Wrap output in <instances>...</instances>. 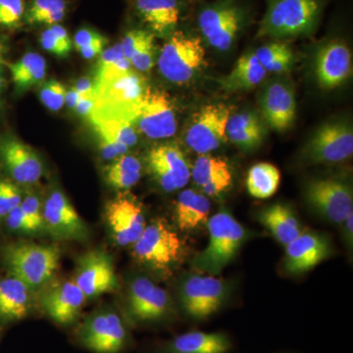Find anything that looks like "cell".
<instances>
[{"instance_id": "obj_1", "label": "cell", "mask_w": 353, "mask_h": 353, "mask_svg": "<svg viewBox=\"0 0 353 353\" xmlns=\"http://www.w3.org/2000/svg\"><path fill=\"white\" fill-rule=\"evenodd\" d=\"M326 0H268L259 38L309 36L317 29Z\"/></svg>"}, {"instance_id": "obj_2", "label": "cell", "mask_w": 353, "mask_h": 353, "mask_svg": "<svg viewBox=\"0 0 353 353\" xmlns=\"http://www.w3.org/2000/svg\"><path fill=\"white\" fill-rule=\"evenodd\" d=\"M208 231V245L194 257L192 265L196 270L218 275L233 261L248 234L245 228L224 211L209 219Z\"/></svg>"}, {"instance_id": "obj_3", "label": "cell", "mask_w": 353, "mask_h": 353, "mask_svg": "<svg viewBox=\"0 0 353 353\" xmlns=\"http://www.w3.org/2000/svg\"><path fill=\"white\" fill-rule=\"evenodd\" d=\"M2 256L11 275L32 290L52 278L59 264L60 252L54 245L14 243L3 248Z\"/></svg>"}, {"instance_id": "obj_4", "label": "cell", "mask_w": 353, "mask_h": 353, "mask_svg": "<svg viewBox=\"0 0 353 353\" xmlns=\"http://www.w3.org/2000/svg\"><path fill=\"white\" fill-rule=\"evenodd\" d=\"M132 245L134 259L160 273H169L185 254L182 240L164 219L153 221L146 226Z\"/></svg>"}, {"instance_id": "obj_5", "label": "cell", "mask_w": 353, "mask_h": 353, "mask_svg": "<svg viewBox=\"0 0 353 353\" xmlns=\"http://www.w3.org/2000/svg\"><path fill=\"white\" fill-rule=\"evenodd\" d=\"M248 12L236 0H218L199 12V27L210 46L229 50L245 24Z\"/></svg>"}, {"instance_id": "obj_6", "label": "cell", "mask_w": 353, "mask_h": 353, "mask_svg": "<svg viewBox=\"0 0 353 353\" xmlns=\"http://www.w3.org/2000/svg\"><path fill=\"white\" fill-rule=\"evenodd\" d=\"M205 57L201 39L175 32L164 44L158 59L160 73L172 83L192 80L201 68Z\"/></svg>"}, {"instance_id": "obj_7", "label": "cell", "mask_w": 353, "mask_h": 353, "mask_svg": "<svg viewBox=\"0 0 353 353\" xmlns=\"http://www.w3.org/2000/svg\"><path fill=\"white\" fill-rule=\"evenodd\" d=\"M353 132L345 122L327 123L318 128L303 150L310 163H338L352 157Z\"/></svg>"}, {"instance_id": "obj_8", "label": "cell", "mask_w": 353, "mask_h": 353, "mask_svg": "<svg viewBox=\"0 0 353 353\" xmlns=\"http://www.w3.org/2000/svg\"><path fill=\"white\" fill-rule=\"evenodd\" d=\"M231 110L225 104H208L197 111L185 134L194 152L203 155L217 150L227 139L226 128Z\"/></svg>"}, {"instance_id": "obj_9", "label": "cell", "mask_w": 353, "mask_h": 353, "mask_svg": "<svg viewBox=\"0 0 353 353\" xmlns=\"http://www.w3.org/2000/svg\"><path fill=\"white\" fill-rule=\"evenodd\" d=\"M305 199L316 212L336 224L345 222L353 213L352 188L336 179L311 181L305 188Z\"/></svg>"}, {"instance_id": "obj_10", "label": "cell", "mask_w": 353, "mask_h": 353, "mask_svg": "<svg viewBox=\"0 0 353 353\" xmlns=\"http://www.w3.org/2000/svg\"><path fill=\"white\" fill-rule=\"evenodd\" d=\"M224 281L213 276H192L183 282L181 301L185 312L194 319H206L219 310L227 297Z\"/></svg>"}, {"instance_id": "obj_11", "label": "cell", "mask_w": 353, "mask_h": 353, "mask_svg": "<svg viewBox=\"0 0 353 353\" xmlns=\"http://www.w3.org/2000/svg\"><path fill=\"white\" fill-rule=\"evenodd\" d=\"M132 123L150 139L171 138L176 131L173 105L168 97L161 92H145L137 105Z\"/></svg>"}, {"instance_id": "obj_12", "label": "cell", "mask_w": 353, "mask_h": 353, "mask_svg": "<svg viewBox=\"0 0 353 353\" xmlns=\"http://www.w3.org/2000/svg\"><path fill=\"white\" fill-rule=\"evenodd\" d=\"M0 165L16 183L32 185L43 174L41 158L13 134H0Z\"/></svg>"}, {"instance_id": "obj_13", "label": "cell", "mask_w": 353, "mask_h": 353, "mask_svg": "<svg viewBox=\"0 0 353 353\" xmlns=\"http://www.w3.org/2000/svg\"><path fill=\"white\" fill-rule=\"evenodd\" d=\"M148 165L153 178L166 192H174L189 183L190 165L182 150L174 143L152 148L148 154Z\"/></svg>"}, {"instance_id": "obj_14", "label": "cell", "mask_w": 353, "mask_h": 353, "mask_svg": "<svg viewBox=\"0 0 353 353\" xmlns=\"http://www.w3.org/2000/svg\"><path fill=\"white\" fill-rule=\"evenodd\" d=\"M44 227L57 240H83L88 227L69 199L55 190L46 199L43 209Z\"/></svg>"}, {"instance_id": "obj_15", "label": "cell", "mask_w": 353, "mask_h": 353, "mask_svg": "<svg viewBox=\"0 0 353 353\" xmlns=\"http://www.w3.org/2000/svg\"><path fill=\"white\" fill-rule=\"evenodd\" d=\"M81 340L92 352L117 353L126 343V329L116 313H101L85 323Z\"/></svg>"}, {"instance_id": "obj_16", "label": "cell", "mask_w": 353, "mask_h": 353, "mask_svg": "<svg viewBox=\"0 0 353 353\" xmlns=\"http://www.w3.org/2000/svg\"><path fill=\"white\" fill-rule=\"evenodd\" d=\"M74 281L87 299L117 287L112 261L105 252L99 250H92L81 257Z\"/></svg>"}, {"instance_id": "obj_17", "label": "cell", "mask_w": 353, "mask_h": 353, "mask_svg": "<svg viewBox=\"0 0 353 353\" xmlns=\"http://www.w3.org/2000/svg\"><path fill=\"white\" fill-rule=\"evenodd\" d=\"M285 270L294 275L305 273L328 259L331 243L324 234L301 233L285 245Z\"/></svg>"}, {"instance_id": "obj_18", "label": "cell", "mask_w": 353, "mask_h": 353, "mask_svg": "<svg viewBox=\"0 0 353 353\" xmlns=\"http://www.w3.org/2000/svg\"><path fill=\"white\" fill-rule=\"evenodd\" d=\"M105 218L114 240L122 246L136 243L146 227L143 209L128 197H117L109 202Z\"/></svg>"}, {"instance_id": "obj_19", "label": "cell", "mask_w": 353, "mask_h": 353, "mask_svg": "<svg viewBox=\"0 0 353 353\" xmlns=\"http://www.w3.org/2000/svg\"><path fill=\"white\" fill-rule=\"evenodd\" d=\"M130 312L139 321H157L168 312L170 297L166 290L158 287L150 279L137 278L130 287Z\"/></svg>"}, {"instance_id": "obj_20", "label": "cell", "mask_w": 353, "mask_h": 353, "mask_svg": "<svg viewBox=\"0 0 353 353\" xmlns=\"http://www.w3.org/2000/svg\"><path fill=\"white\" fill-rule=\"evenodd\" d=\"M352 68V52L343 41H330L318 51L315 72L322 88L331 90L339 87L350 75Z\"/></svg>"}, {"instance_id": "obj_21", "label": "cell", "mask_w": 353, "mask_h": 353, "mask_svg": "<svg viewBox=\"0 0 353 353\" xmlns=\"http://www.w3.org/2000/svg\"><path fill=\"white\" fill-rule=\"evenodd\" d=\"M87 297L75 281L68 280L53 285L43 296V306L46 314L60 325L75 321Z\"/></svg>"}, {"instance_id": "obj_22", "label": "cell", "mask_w": 353, "mask_h": 353, "mask_svg": "<svg viewBox=\"0 0 353 353\" xmlns=\"http://www.w3.org/2000/svg\"><path fill=\"white\" fill-rule=\"evenodd\" d=\"M264 119L276 131H285L296 118V104L289 85L274 83L265 90L261 99Z\"/></svg>"}, {"instance_id": "obj_23", "label": "cell", "mask_w": 353, "mask_h": 353, "mask_svg": "<svg viewBox=\"0 0 353 353\" xmlns=\"http://www.w3.org/2000/svg\"><path fill=\"white\" fill-rule=\"evenodd\" d=\"M190 176L202 192L211 196H218L229 189L233 181L229 164L222 158L208 154L197 158Z\"/></svg>"}, {"instance_id": "obj_24", "label": "cell", "mask_w": 353, "mask_h": 353, "mask_svg": "<svg viewBox=\"0 0 353 353\" xmlns=\"http://www.w3.org/2000/svg\"><path fill=\"white\" fill-rule=\"evenodd\" d=\"M136 7L141 20L158 34L175 29L180 19L176 0H136Z\"/></svg>"}, {"instance_id": "obj_25", "label": "cell", "mask_w": 353, "mask_h": 353, "mask_svg": "<svg viewBox=\"0 0 353 353\" xmlns=\"http://www.w3.org/2000/svg\"><path fill=\"white\" fill-rule=\"evenodd\" d=\"M31 307V289L19 279L0 280V319L15 321L25 318Z\"/></svg>"}, {"instance_id": "obj_26", "label": "cell", "mask_w": 353, "mask_h": 353, "mask_svg": "<svg viewBox=\"0 0 353 353\" xmlns=\"http://www.w3.org/2000/svg\"><path fill=\"white\" fill-rule=\"evenodd\" d=\"M231 343L226 334L190 332L176 336L164 348L165 353H226Z\"/></svg>"}, {"instance_id": "obj_27", "label": "cell", "mask_w": 353, "mask_h": 353, "mask_svg": "<svg viewBox=\"0 0 353 353\" xmlns=\"http://www.w3.org/2000/svg\"><path fill=\"white\" fill-rule=\"evenodd\" d=\"M259 220L282 245H289L301 234L296 214L284 204H274L264 209L259 213Z\"/></svg>"}, {"instance_id": "obj_28", "label": "cell", "mask_w": 353, "mask_h": 353, "mask_svg": "<svg viewBox=\"0 0 353 353\" xmlns=\"http://www.w3.org/2000/svg\"><path fill=\"white\" fill-rule=\"evenodd\" d=\"M266 130L257 114L243 112L231 116L226 128L227 138L243 150H253L262 143Z\"/></svg>"}, {"instance_id": "obj_29", "label": "cell", "mask_w": 353, "mask_h": 353, "mask_svg": "<svg viewBox=\"0 0 353 353\" xmlns=\"http://www.w3.org/2000/svg\"><path fill=\"white\" fill-rule=\"evenodd\" d=\"M210 209V201L203 194L194 190H183L176 204V224L183 231L196 229L208 221Z\"/></svg>"}, {"instance_id": "obj_30", "label": "cell", "mask_w": 353, "mask_h": 353, "mask_svg": "<svg viewBox=\"0 0 353 353\" xmlns=\"http://www.w3.org/2000/svg\"><path fill=\"white\" fill-rule=\"evenodd\" d=\"M266 74L254 52L245 53L239 58L231 73L223 78L221 85L230 92L250 90L259 85Z\"/></svg>"}, {"instance_id": "obj_31", "label": "cell", "mask_w": 353, "mask_h": 353, "mask_svg": "<svg viewBox=\"0 0 353 353\" xmlns=\"http://www.w3.org/2000/svg\"><path fill=\"white\" fill-rule=\"evenodd\" d=\"M16 92H24L39 85L46 74V62L38 53L29 52L8 65Z\"/></svg>"}, {"instance_id": "obj_32", "label": "cell", "mask_w": 353, "mask_h": 353, "mask_svg": "<svg viewBox=\"0 0 353 353\" xmlns=\"http://www.w3.org/2000/svg\"><path fill=\"white\" fill-rule=\"evenodd\" d=\"M281 174L273 164H255L248 171L246 188L250 196L259 199H269L277 192L280 185Z\"/></svg>"}, {"instance_id": "obj_33", "label": "cell", "mask_w": 353, "mask_h": 353, "mask_svg": "<svg viewBox=\"0 0 353 353\" xmlns=\"http://www.w3.org/2000/svg\"><path fill=\"white\" fill-rule=\"evenodd\" d=\"M94 125L97 136L105 137L117 143H122L128 148L136 145L138 134L132 121L118 117H101V116H88Z\"/></svg>"}, {"instance_id": "obj_34", "label": "cell", "mask_w": 353, "mask_h": 353, "mask_svg": "<svg viewBox=\"0 0 353 353\" xmlns=\"http://www.w3.org/2000/svg\"><path fill=\"white\" fill-rule=\"evenodd\" d=\"M65 0H34L26 10L24 21L28 24L57 25L66 14Z\"/></svg>"}, {"instance_id": "obj_35", "label": "cell", "mask_w": 353, "mask_h": 353, "mask_svg": "<svg viewBox=\"0 0 353 353\" xmlns=\"http://www.w3.org/2000/svg\"><path fill=\"white\" fill-rule=\"evenodd\" d=\"M25 12L24 0H0V29H18Z\"/></svg>"}, {"instance_id": "obj_36", "label": "cell", "mask_w": 353, "mask_h": 353, "mask_svg": "<svg viewBox=\"0 0 353 353\" xmlns=\"http://www.w3.org/2000/svg\"><path fill=\"white\" fill-rule=\"evenodd\" d=\"M67 90L63 83L50 80L44 83L39 90V99L51 111H58L63 108Z\"/></svg>"}, {"instance_id": "obj_37", "label": "cell", "mask_w": 353, "mask_h": 353, "mask_svg": "<svg viewBox=\"0 0 353 353\" xmlns=\"http://www.w3.org/2000/svg\"><path fill=\"white\" fill-rule=\"evenodd\" d=\"M22 192L16 183L0 179V219L6 218L10 211L20 206Z\"/></svg>"}, {"instance_id": "obj_38", "label": "cell", "mask_w": 353, "mask_h": 353, "mask_svg": "<svg viewBox=\"0 0 353 353\" xmlns=\"http://www.w3.org/2000/svg\"><path fill=\"white\" fill-rule=\"evenodd\" d=\"M254 53L260 64L264 67L265 70L269 65L277 61L281 58L292 57V51L290 46L287 43H282V41L265 44Z\"/></svg>"}, {"instance_id": "obj_39", "label": "cell", "mask_w": 353, "mask_h": 353, "mask_svg": "<svg viewBox=\"0 0 353 353\" xmlns=\"http://www.w3.org/2000/svg\"><path fill=\"white\" fill-rule=\"evenodd\" d=\"M153 37L154 34L152 32L143 31V30H132L128 32L121 43L125 57L130 61L137 50Z\"/></svg>"}, {"instance_id": "obj_40", "label": "cell", "mask_w": 353, "mask_h": 353, "mask_svg": "<svg viewBox=\"0 0 353 353\" xmlns=\"http://www.w3.org/2000/svg\"><path fill=\"white\" fill-rule=\"evenodd\" d=\"M153 57H154V37L148 39L137 50L130 62L132 66L139 71L148 72L153 67Z\"/></svg>"}, {"instance_id": "obj_41", "label": "cell", "mask_w": 353, "mask_h": 353, "mask_svg": "<svg viewBox=\"0 0 353 353\" xmlns=\"http://www.w3.org/2000/svg\"><path fill=\"white\" fill-rule=\"evenodd\" d=\"M20 206L36 228L37 231L43 229L44 227L43 212L38 196L34 194H29L23 199Z\"/></svg>"}, {"instance_id": "obj_42", "label": "cell", "mask_w": 353, "mask_h": 353, "mask_svg": "<svg viewBox=\"0 0 353 353\" xmlns=\"http://www.w3.org/2000/svg\"><path fill=\"white\" fill-rule=\"evenodd\" d=\"M6 224L9 229L15 232H21V233L38 232L21 206H18L9 212V214L6 216Z\"/></svg>"}, {"instance_id": "obj_43", "label": "cell", "mask_w": 353, "mask_h": 353, "mask_svg": "<svg viewBox=\"0 0 353 353\" xmlns=\"http://www.w3.org/2000/svg\"><path fill=\"white\" fill-rule=\"evenodd\" d=\"M106 181L111 187L118 190H126L136 185L141 179V173H125V172H105Z\"/></svg>"}, {"instance_id": "obj_44", "label": "cell", "mask_w": 353, "mask_h": 353, "mask_svg": "<svg viewBox=\"0 0 353 353\" xmlns=\"http://www.w3.org/2000/svg\"><path fill=\"white\" fill-rule=\"evenodd\" d=\"M106 170L125 172V173H141V165L138 158L124 154L114 159L112 164L109 165Z\"/></svg>"}, {"instance_id": "obj_45", "label": "cell", "mask_w": 353, "mask_h": 353, "mask_svg": "<svg viewBox=\"0 0 353 353\" xmlns=\"http://www.w3.org/2000/svg\"><path fill=\"white\" fill-rule=\"evenodd\" d=\"M41 43L44 50L57 55L58 57H65L69 54L68 51L65 50L62 44L59 43L55 34L51 31L50 28L46 29L41 34Z\"/></svg>"}, {"instance_id": "obj_46", "label": "cell", "mask_w": 353, "mask_h": 353, "mask_svg": "<svg viewBox=\"0 0 353 353\" xmlns=\"http://www.w3.org/2000/svg\"><path fill=\"white\" fill-rule=\"evenodd\" d=\"M123 57H125V55L123 52L122 44L121 43L115 44L112 48H108V50L101 53V59H99V64H97V72H101L102 70L112 66Z\"/></svg>"}, {"instance_id": "obj_47", "label": "cell", "mask_w": 353, "mask_h": 353, "mask_svg": "<svg viewBox=\"0 0 353 353\" xmlns=\"http://www.w3.org/2000/svg\"><path fill=\"white\" fill-rule=\"evenodd\" d=\"M102 38H104V37L97 31H92V30L90 29H82L77 32L75 39H74V44H75L77 50L79 51L81 48L94 43V41H99Z\"/></svg>"}, {"instance_id": "obj_48", "label": "cell", "mask_w": 353, "mask_h": 353, "mask_svg": "<svg viewBox=\"0 0 353 353\" xmlns=\"http://www.w3.org/2000/svg\"><path fill=\"white\" fill-rule=\"evenodd\" d=\"M106 43H108V39L102 38L99 39V41H94V43L88 44V46H85V48H81L79 52H80L82 57L85 58V59H92V58L101 57Z\"/></svg>"}, {"instance_id": "obj_49", "label": "cell", "mask_w": 353, "mask_h": 353, "mask_svg": "<svg viewBox=\"0 0 353 353\" xmlns=\"http://www.w3.org/2000/svg\"><path fill=\"white\" fill-rule=\"evenodd\" d=\"M50 28L53 34H55V37H57L58 41H59V43H61L65 50L70 53L72 48H73V43H72V39L70 38L67 30L62 27V26L58 24L50 26Z\"/></svg>"}, {"instance_id": "obj_50", "label": "cell", "mask_w": 353, "mask_h": 353, "mask_svg": "<svg viewBox=\"0 0 353 353\" xmlns=\"http://www.w3.org/2000/svg\"><path fill=\"white\" fill-rule=\"evenodd\" d=\"M94 95L81 97L74 110H76L80 115L90 116V114L94 110Z\"/></svg>"}, {"instance_id": "obj_51", "label": "cell", "mask_w": 353, "mask_h": 353, "mask_svg": "<svg viewBox=\"0 0 353 353\" xmlns=\"http://www.w3.org/2000/svg\"><path fill=\"white\" fill-rule=\"evenodd\" d=\"M80 97L85 95H94V83L88 78H82L74 85Z\"/></svg>"}, {"instance_id": "obj_52", "label": "cell", "mask_w": 353, "mask_h": 353, "mask_svg": "<svg viewBox=\"0 0 353 353\" xmlns=\"http://www.w3.org/2000/svg\"><path fill=\"white\" fill-rule=\"evenodd\" d=\"M80 94H78L75 88H71L67 90L66 97H65V103L67 104L69 108L75 109L79 99H80Z\"/></svg>"}, {"instance_id": "obj_53", "label": "cell", "mask_w": 353, "mask_h": 353, "mask_svg": "<svg viewBox=\"0 0 353 353\" xmlns=\"http://www.w3.org/2000/svg\"><path fill=\"white\" fill-rule=\"evenodd\" d=\"M353 213L348 216L347 219H345V229H347V238H350V241H352V222H353Z\"/></svg>"}, {"instance_id": "obj_54", "label": "cell", "mask_w": 353, "mask_h": 353, "mask_svg": "<svg viewBox=\"0 0 353 353\" xmlns=\"http://www.w3.org/2000/svg\"><path fill=\"white\" fill-rule=\"evenodd\" d=\"M6 43H4L3 41H2L1 39H0V67H1L2 65L6 64Z\"/></svg>"}, {"instance_id": "obj_55", "label": "cell", "mask_w": 353, "mask_h": 353, "mask_svg": "<svg viewBox=\"0 0 353 353\" xmlns=\"http://www.w3.org/2000/svg\"><path fill=\"white\" fill-rule=\"evenodd\" d=\"M4 88V78L2 76L1 71H0V105H1V97H2V90H3Z\"/></svg>"}]
</instances>
